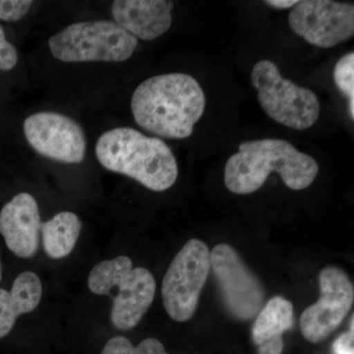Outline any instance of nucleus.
I'll use <instances>...</instances> for the list:
<instances>
[{
	"instance_id": "nucleus-1",
	"label": "nucleus",
	"mask_w": 354,
	"mask_h": 354,
	"mask_svg": "<svg viewBox=\"0 0 354 354\" xmlns=\"http://www.w3.org/2000/svg\"><path fill=\"white\" fill-rule=\"evenodd\" d=\"M206 97L196 79L188 74L151 77L140 84L131 100L137 124L167 139L191 136L202 118Z\"/></svg>"
},
{
	"instance_id": "nucleus-2",
	"label": "nucleus",
	"mask_w": 354,
	"mask_h": 354,
	"mask_svg": "<svg viewBox=\"0 0 354 354\" xmlns=\"http://www.w3.org/2000/svg\"><path fill=\"white\" fill-rule=\"evenodd\" d=\"M239 153L228 158L225 184L234 194H251L262 187L272 172H278L292 190H304L315 180L319 165L313 158L299 152L283 139L247 141Z\"/></svg>"
},
{
	"instance_id": "nucleus-3",
	"label": "nucleus",
	"mask_w": 354,
	"mask_h": 354,
	"mask_svg": "<svg viewBox=\"0 0 354 354\" xmlns=\"http://www.w3.org/2000/svg\"><path fill=\"white\" fill-rule=\"evenodd\" d=\"M95 156L104 169L124 174L156 192L169 189L178 176L169 147L133 128L104 132L95 144Z\"/></svg>"
},
{
	"instance_id": "nucleus-4",
	"label": "nucleus",
	"mask_w": 354,
	"mask_h": 354,
	"mask_svg": "<svg viewBox=\"0 0 354 354\" xmlns=\"http://www.w3.org/2000/svg\"><path fill=\"white\" fill-rule=\"evenodd\" d=\"M88 286L94 295L111 297L113 308L111 319L114 327L121 330H131L153 304L156 281L152 272L145 268L133 269L127 256L102 261L88 274Z\"/></svg>"
},
{
	"instance_id": "nucleus-5",
	"label": "nucleus",
	"mask_w": 354,
	"mask_h": 354,
	"mask_svg": "<svg viewBox=\"0 0 354 354\" xmlns=\"http://www.w3.org/2000/svg\"><path fill=\"white\" fill-rule=\"evenodd\" d=\"M138 39L113 21L74 23L48 39L53 57L64 62H121L129 59Z\"/></svg>"
},
{
	"instance_id": "nucleus-6",
	"label": "nucleus",
	"mask_w": 354,
	"mask_h": 354,
	"mask_svg": "<svg viewBox=\"0 0 354 354\" xmlns=\"http://www.w3.org/2000/svg\"><path fill=\"white\" fill-rule=\"evenodd\" d=\"M251 80L265 113L279 124L295 130L313 127L320 115L315 93L286 80L271 60H261L253 67Z\"/></svg>"
},
{
	"instance_id": "nucleus-7",
	"label": "nucleus",
	"mask_w": 354,
	"mask_h": 354,
	"mask_svg": "<svg viewBox=\"0 0 354 354\" xmlns=\"http://www.w3.org/2000/svg\"><path fill=\"white\" fill-rule=\"evenodd\" d=\"M211 268L205 242L190 239L172 260L162 285V302L172 320L186 322L196 311Z\"/></svg>"
},
{
	"instance_id": "nucleus-8",
	"label": "nucleus",
	"mask_w": 354,
	"mask_h": 354,
	"mask_svg": "<svg viewBox=\"0 0 354 354\" xmlns=\"http://www.w3.org/2000/svg\"><path fill=\"white\" fill-rule=\"evenodd\" d=\"M288 23L295 34L312 46L333 48L353 38L354 6L332 0L298 1Z\"/></svg>"
},
{
	"instance_id": "nucleus-9",
	"label": "nucleus",
	"mask_w": 354,
	"mask_h": 354,
	"mask_svg": "<svg viewBox=\"0 0 354 354\" xmlns=\"http://www.w3.org/2000/svg\"><path fill=\"white\" fill-rule=\"evenodd\" d=\"M211 267L232 315L242 321L257 316L264 304V290L236 251L228 244H218L211 252Z\"/></svg>"
},
{
	"instance_id": "nucleus-10",
	"label": "nucleus",
	"mask_w": 354,
	"mask_h": 354,
	"mask_svg": "<svg viewBox=\"0 0 354 354\" xmlns=\"http://www.w3.org/2000/svg\"><path fill=\"white\" fill-rule=\"evenodd\" d=\"M320 298L300 317L302 335L310 342H322L344 320L353 307L354 288L341 268L328 266L319 276Z\"/></svg>"
},
{
	"instance_id": "nucleus-11",
	"label": "nucleus",
	"mask_w": 354,
	"mask_h": 354,
	"mask_svg": "<svg viewBox=\"0 0 354 354\" xmlns=\"http://www.w3.org/2000/svg\"><path fill=\"white\" fill-rule=\"evenodd\" d=\"M26 139L43 156L65 164L82 162L87 140L82 127L68 116L57 113H38L24 122Z\"/></svg>"
},
{
	"instance_id": "nucleus-12",
	"label": "nucleus",
	"mask_w": 354,
	"mask_h": 354,
	"mask_svg": "<svg viewBox=\"0 0 354 354\" xmlns=\"http://www.w3.org/2000/svg\"><path fill=\"white\" fill-rule=\"evenodd\" d=\"M41 223L38 203L29 193L16 195L0 212V234L9 250L25 259L38 252Z\"/></svg>"
},
{
	"instance_id": "nucleus-13",
	"label": "nucleus",
	"mask_w": 354,
	"mask_h": 354,
	"mask_svg": "<svg viewBox=\"0 0 354 354\" xmlns=\"http://www.w3.org/2000/svg\"><path fill=\"white\" fill-rule=\"evenodd\" d=\"M174 6L167 0H116L111 10L116 24L135 38L153 41L169 31Z\"/></svg>"
},
{
	"instance_id": "nucleus-14",
	"label": "nucleus",
	"mask_w": 354,
	"mask_h": 354,
	"mask_svg": "<svg viewBox=\"0 0 354 354\" xmlns=\"http://www.w3.org/2000/svg\"><path fill=\"white\" fill-rule=\"evenodd\" d=\"M43 295L41 279L32 272H23L14 281L10 291L0 288V339L13 329L18 317L31 313Z\"/></svg>"
},
{
	"instance_id": "nucleus-15",
	"label": "nucleus",
	"mask_w": 354,
	"mask_h": 354,
	"mask_svg": "<svg viewBox=\"0 0 354 354\" xmlns=\"http://www.w3.org/2000/svg\"><path fill=\"white\" fill-rule=\"evenodd\" d=\"M82 223L76 214L62 212L41 223L44 251L53 259H62L73 251L80 236Z\"/></svg>"
},
{
	"instance_id": "nucleus-16",
	"label": "nucleus",
	"mask_w": 354,
	"mask_h": 354,
	"mask_svg": "<svg viewBox=\"0 0 354 354\" xmlns=\"http://www.w3.org/2000/svg\"><path fill=\"white\" fill-rule=\"evenodd\" d=\"M293 321L292 304L281 297H272L261 309L254 323V342L261 346L272 339H283L281 335L292 327Z\"/></svg>"
},
{
	"instance_id": "nucleus-17",
	"label": "nucleus",
	"mask_w": 354,
	"mask_h": 354,
	"mask_svg": "<svg viewBox=\"0 0 354 354\" xmlns=\"http://www.w3.org/2000/svg\"><path fill=\"white\" fill-rule=\"evenodd\" d=\"M334 80L337 88L348 99V113L354 120V53H346L335 64Z\"/></svg>"
},
{
	"instance_id": "nucleus-18",
	"label": "nucleus",
	"mask_w": 354,
	"mask_h": 354,
	"mask_svg": "<svg viewBox=\"0 0 354 354\" xmlns=\"http://www.w3.org/2000/svg\"><path fill=\"white\" fill-rule=\"evenodd\" d=\"M102 354H167L162 342L158 339H144L136 348L124 337H114L109 339Z\"/></svg>"
},
{
	"instance_id": "nucleus-19",
	"label": "nucleus",
	"mask_w": 354,
	"mask_h": 354,
	"mask_svg": "<svg viewBox=\"0 0 354 354\" xmlns=\"http://www.w3.org/2000/svg\"><path fill=\"white\" fill-rule=\"evenodd\" d=\"M30 0H0V19L15 22L24 17L31 8Z\"/></svg>"
},
{
	"instance_id": "nucleus-20",
	"label": "nucleus",
	"mask_w": 354,
	"mask_h": 354,
	"mask_svg": "<svg viewBox=\"0 0 354 354\" xmlns=\"http://www.w3.org/2000/svg\"><path fill=\"white\" fill-rule=\"evenodd\" d=\"M18 62L17 50L6 38L3 29L0 26V70L9 71L16 66Z\"/></svg>"
},
{
	"instance_id": "nucleus-21",
	"label": "nucleus",
	"mask_w": 354,
	"mask_h": 354,
	"mask_svg": "<svg viewBox=\"0 0 354 354\" xmlns=\"http://www.w3.org/2000/svg\"><path fill=\"white\" fill-rule=\"evenodd\" d=\"M353 317L351 319V329L335 342L334 351L335 354H354L353 353Z\"/></svg>"
},
{
	"instance_id": "nucleus-22",
	"label": "nucleus",
	"mask_w": 354,
	"mask_h": 354,
	"mask_svg": "<svg viewBox=\"0 0 354 354\" xmlns=\"http://www.w3.org/2000/svg\"><path fill=\"white\" fill-rule=\"evenodd\" d=\"M283 349V339H272L259 346V354H281Z\"/></svg>"
},
{
	"instance_id": "nucleus-23",
	"label": "nucleus",
	"mask_w": 354,
	"mask_h": 354,
	"mask_svg": "<svg viewBox=\"0 0 354 354\" xmlns=\"http://www.w3.org/2000/svg\"><path fill=\"white\" fill-rule=\"evenodd\" d=\"M297 2L295 0H267L265 1V4L274 7V8L288 9L295 7Z\"/></svg>"
},
{
	"instance_id": "nucleus-24",
	"label": "nucleus",
	"mask_w": 354,
	"mask_h": 354,
	"mask_svg": "<svg viewBox=\"0 0 354 354\" xmlns=\"http://www.w3.org/2000/svg\"><path fill=\"white\" fill-rule=\"evenodd\" d=\"M2 278V265H1V259H0V281H1Z\"/></svg>"
}]
</instances>
